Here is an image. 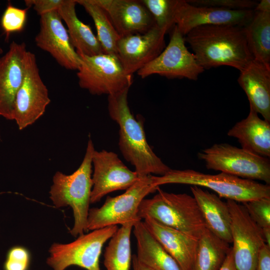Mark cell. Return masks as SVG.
<instances>
[{"instance_id":"d590c367","label":"cell","mask_w":270,"mask_h":270,"mask_svg":"<svg viewBox=\"0 0 270 270\" xmlns=\"http://www.w3.org/2000/svg\"><path fill=\"white\" fill-rule=\"evenodd\" d=\"M219 270H237L234 264L231 247Z\"/></svg>"},{"instance_id":"7402d4cb","label":"cell","mask_w":270,"mask_h":270,"mask_svg":"<svg viewBox=\"0 0 270 270\" xmlns=\"http://www.w3.org/2000/svg\"><path fill=\"white\" fill-rule=\"evenodd\" d=\"M204 220L206 228L216 236L232 244L231 216L228 204L216 194L200 187L190 186Z\"/></svg>"},{"instance_id":"cb8c5ba5","label":"cell","mask_w":270,"mask_h":270,"mask_svg":"<svg viewBox=\"0 0 270 270\" xmlns=\"http://www.w3.org/2000/svg\"><path fill=\"white\" fill-rule=\"evenodd\" d=\"M138 260L153 270H182L175 260L150 232L142 220L133 226Z\"/></svg>"},{"instance_id":"5b68a950","label":"cell","mask_w":270,"mask_h":270,"mask_svg":"<svg viewBox=\"0 0 270 270\" xmlns=\"http://www.w3.org/2000/svg\"><path fill=\"white\" fill-rule=\"evenodd\" d=\"M151 178L153 184L156 186L169 184L202 186L215 192L220 198L238 202L270 198L269 184L224 172L210 174L190 169H170L164 176L152 175Z\"/></svg>"},{"instance_id":"ab89813d","label":"cell","mask_w":270,"mask_h":270,"mask_svg":"<svg viewBox=\"0 0 270 270\" xmlns=\"http://www.w3.org/2000/svg\"><path fill=\"white\" fill-rule=\"evenodd\" d=\"M2 52H3L2 48L0 46V54H2Z\"/></svg>"},{"instance_id":"d6a6232c","label":"cell","mask_w":270,"mask_h":270,"mask_svg":"<svg viewBox=\"0 0 270 270\" xmlns=\"http://www.w3.org/2000/svg\"><path fill=\"white\" fill-rule=\"evenodd\" d=\"M191 4L230 10H254L258 2L250 0H189Z\"/></svg>"},{"instance_id":"52a82bcc","label":"cell","mask_w":270,"mask_h":270,"mask_svg":"<svg viewBox=\"0 0 270 270\" xmlns=\"http://www.w3.org/2000/svg\"><path fill=\"white\" fill-rule=\"evenodd\" d=\"M151 176H140L124 193L114 197L108 196L100 207L90 208L88 231L142 220L138 216L140 203L159 188L153 184Z\"/></svg>"},{"instance_id":"7a4b0ae2","label":"cell","mask_w":270,"mask_h":270,"mask_svg":"<svg viewBox=\"0 0 270 270\" xmlns=\"http://www.w3.org/2000/svg\"><path fill=\"white\" fill-rule=\"evenodd\" d=\"M128 90L108 96V98L109 115L119 126L120 151L140 176H164L171 168L153 152L147 142L142 120L131 112L128 100Z\"/></svg>"},{"instance_id":"30bf717a","label":"cell","mask_w":270,"mask_h":270,"mask_svg":"<svg viewBox=\"0 0 270 270\" xmlns=\"http://www.w3.org/2000/svg\"><path fill=\"white\" fill-rule=\"evenodd\" d=\"M50 100L40 74L35 54L27 50L22 82L16 94L14 120L20 130L34 123L44 113Z\"/></svg>"},{"instance_id":"9c48e42d","label":"cell","mask_w":270,"mask_h":270,"mask_svg":"<svg viewBox=\"0 0 270 270\" xmlns=\"http://www.w3.org/2000/svg\"><path fill=\"white\" fill-rule=\"evenodd\" d=\"M113 226L92 230L68 244L54 243L46 264L52 270H65L76 266L86 270H100V258L104 244L117 230Z\"/></svg>"},{"instance_id":"8992f818","label":"cell","mask_w":270,"mask_h":270,"mask_svg":"<svg viewBox=\"0 0 270 270\" xmlns=\"http://www.w3.org/2000/svg\"><path fill=\"white\" fill-rule=\"evenodd\" d=\"M207 169L270 184V160L226 143L215 144L198 154Z\"/></svg>"},{"instance_id":"4fadbf2b","label":"cell","mask_w":270,"mask_h":270,"mask_svg":"<svg viewBox=\"0 0 270 270\" xmlns=\"http://www.w3.org/2000/svg\"><path fill=\"white\" fill-rule=\"evenodd\" d=\"M254 10H230L198 6L185 0H176L174 22L184 36L192 29L205 25H232L244 27L251 20Z\"/></svg>"},{"instance_id":"ba28073f","label":"cell","mask_w":270,"mask_h":270,"mask_svg":"<svg viewBox=\"0 0 270 270\" xmlns=\"http://www.w3.org/2000/svg\"><path fill=\"white\" fill-rule=\"evenodd\" d=\"M80 56L78 84L92 94L110 96L131 86L133 74L126 72L117 56L102 53Z\"/></svg>"},{"instance_id":"603a6c76","label":"cell","mask_w":270,"mask_h":270,"mask_svg":"<svg viewBox=\"0 0 270 270\" xmlns=\"http://www.w3.org/2000/svg\"><path fill=\"white\" fill-rule=\"evenodd\" d=\"M76 0H64L57 10L66 24L70 42L79 56H92L104 53L90 27L77 16Z\"/></svg>"},{"instance_id":"e575fe53","label":"cell","mask_w":270,"mask_h":270,"mask_svg":"<svg viewBox=\"0 0 270 270\" xmlns=\"http://www.w3.org/2000/svg\"><path fill=\"white\" fill-rule=\"evenodd\" d=\"M256 270H270V246L266 244L259 250Z\"/></svg>"},{"instance_id":"ffe728a7","label":"cell","mask_w":270,"mask_h":270,"mask_svg":"<svg viewBox=\"0 0 270 270\" xmlns=\"http://www.w3.org/2000/svg\"><path fill=\"white\" fill-rule=\"evenodd\" d=\"M238 82L252 107L270 122V66L254 60L240 72Z\"/></svg>"},{"instance_id":"d6986e66","label":"cell","mask_w":270,"mask_h":270,"mask_svg":"<svg viewBox=\"0 0 270 270\" xmlns=\"http://www.w3.org/2000/svg\"><path fill=\"white\" fill-rule=\"evenodd\" d=\"M143 222L150 232L175 260L182 270H192L198 239L146 218Z\"/></svg>"},{"instance_id":"f546056e","label":"cell","mask_w":270,"mask_h":270,"mask_svg":"<svg viewBox=\"0 0 270 270\" xmlns=\"http://www.w3.org/2000/svg\"><path fill=\"white\" fill-rule=\"evenodd\" d=\"M28 8H20L8 4L1 18V26L7 38L22 31L25 26Z\"/></svg>"},{"instance_id":"4316f807","label":"cell","mask_w":270,"mask_h":270,"mask_svg":"<svg viewBox=\"0 0 270 270\" xmlns=\"http://www.w3.org/2000/svg\"><path fill=\"white\" fill-rule=\"evenodd\" d=\"M135 224L122 225L110 238L104 252L106 270H130L132 261L130 234Z\"/></svg>"},{"instance_id":"44dd1931","label":"cell","mask_w":270,"mask_h":270,"mask_svg":"<svg viewBox=\"0 0 270 270\" xmlns=\"http://www.w3.org/2000/svg\"><path fill=\"white\" fill-rule=\"evenodd\" d=\"M227 134L236 138L243 149L270 158V122L260 118L252 107L246 118L236 123Z\"/></svg>"},{"instance_id":"3957f363","label":"cell","mask_w":270,"mask_h":270,"mask_svg":"<svg viewBox=\"0 0 270 270\" xmlns=\"http://www.w3.org/2000/svg\"><path fill=\"white\" fill-rule=\"evenodd\" d=\"M94 150L90 138L78 168L68 175L56 172L50 190V198L56 208H72L74 224L70 234L75 237L88 231L87 220L92 188V156Z\"/></svg>"},{"instance_id":"f35d334b","label":"cell","mask_w":270,"mask_h":270,"mask_svg":"<svg viewBox=\"0 0 270 270\" xmlns=\"http://www.w3.org/2000/svg\"><path fill=\"white\" fill-rule=\"evenodd\" d=\"M262 230L265 244L270 246V228H263Z\"/></svg>"},{"instance_id":"277c9868","label":"cell","mask_w":270,"mask_h":270,"mask_svg":"<svg viewBox=\"0 0 270 270\" xmlns=\"http://www.w3.org/2000/svg\"><path fill=\"white\" fill-rule=\"evenodd\" d=\"M158 192L140 203L138 216L150 218L198 239L206 228L204 219L193 196L170 193L158 188Z\"/></svg>"},{"instance_id":"5bb4252c","label":"cell","mask_w":270,"mask_h":270,"mask_svg":"<svg viewBox=\"0 0 270 270\" xmlns=\"http://www.w3.org/2000/svg\"><path fill=\"white\" fill-rule=\"evenodd\" d=\"M94 172L90 204L100 202L109 193L126 190L140 176L130 170L114 152L94 150L92 156Z\"/></svg>"},{"instance_id":"ac0fdd59","label":"cell","mask_w":270,"mask_h":270,"mask_svg":"<svg viewBox=\"0 0 270 270\" xmlns=\"http://www.w3.org/2000/svg\"><path fill=\"white\" fill-rule=\"evenodd\" d=\"M106 12L120 37L143 34L155 25L153 17L138 0H94Z\"/></svg>"},{"instance_id":"d4e9b609","label":"cell","mask_w":270,"mask_h":270,"mask_svg":"<svg viewBox=\"0 0 270 270\" xmlns=\"http://www.w3.org/2000/svg\"><path fill=\"white\" fill-rule=\"evenodd\" d=\"M242 28L254 59L270 66V12L254 10L251 20Z\"/></svg>"},{"instance_id":"4dcf8cb0","label":"cell","mask_w":270,"mask_h":270,"mask_svg":"<svg viewBox=\"0 0 270 270\" xmlns=\"http://www.w3.org/2000/svg\"><path fill=\"white\" fill-rule=\"evenodd\" d=\"M242 204L252 219L261 228H270V198H262Z\"/></svg>"},{"instance_id":"836d02e7","label":"cell","mask_w":270,"mask_h":270,"mask_svg":"<svg viewBox=\"0 0 270 270\" xmlns=\"http://www.w3.org/2000/svg\"><path fill=\"white\" fill-rule=\"evenodd\" d=\"M64 0H25L28 8H32L39 16L53 10H57Z\"/></svg>"},{"instance_id":"7c38bea8","label":"cell","mask_w":270,"mask_h":270,"mask_svg":"<svg viewBox=\"0 0 270 270\" xmlns=\"http://www.w3.org/2000/svg\"><path fill=\"white\" fill-rule=\"evenodd\" d=\"M231 216V247L237 270H256L260 250L265 244L262 228L242 204L226 200Z\"/></svg>"},{"instance_id":"6da1fadb","label":"cell","mask_w":270,"mask_h":270,"mask_svg":"<svg viewBox=\"0 0 270 270\" xmlns=\"http://www.w3.org/2000/svg\"><path fill=\"white\" fill-rule=\"evenodd\" d=\"M184 38L204 70L226 66L242 72L254 60L243 28L240 26H202L192 29Z\"/></svg>"},{"instance_id":"9a60e30c","label":"cell","mask_w":270,"mask_h":270,"mask_svg":"<svg viewBox=\"0 0 270 270\" xmlns=\"http://www.w3.org/2000/svg\"><path fill=\"white\" fill-rule=\"evenodd\" d=\"M40 17V28L34 39L37 46L48 52L62 67L78 70L80 56L72 46L58 11L48 12Z\"/></svg>"},{"instance_id":"8d00e7d4","label":"cell","mask_w":270,"mask_h":270,"mask_svg":"<svg viewBox=\"0 0 270 270\" xmlns=\"http://www.w3.org/2000/svg\"><path fill=\"white\" fill-rule=\"evenodd\" d=\"M254 11L260 12H270V0H262L258 2L254 10Z\"/></svg>"},{"instance_id":"e0dca14e","label":"cell","mask_w":270,"mask_h":270,"mask_svg":"<svg viewBox=\"0 0 270 270\" xmlns=\"http://www.w3.org/2000/svg\"><path fill=\"white\" fill-rule=\"evenodd\" d=\"M26 52L24 42L12 41L0 58V116L6 120H14V101L24 79Z\"/></svg>"},{"instance_id":"60d3db41","label":"cell","mask_w":270,"mask_h":270,"mask_svg":"<svg viewBox=\"0 0 270 270\" xmlns=\"http://www.w3.org/2000/svg\"></svg>"},{"instance_id":"484cf974","label":"cell","mask_w":270,"mask_h":270,"mask_svg":"<svg viewBox=\"0 0 270 270\" xmlns=\"http://www.w3.org/2000/svg\"><path fill=\"white\" fill-rule=\"evenodd\" d=\"M230 247L206 228L198 240L192 270H219Z\"/></svg>"},{"instance_id":"1f68e13d","label":"cell","mask_w":270,"mask_h":270,"mask_svg":"<svg viewBox=\"0 0 270 270\" xmlns=\"http://www.w3.org/2000/svg\"><path fill=\"white\" fill-rule=\"evenodd\" d=\"M30 254L25 247L17 246L8 251L4 264V270H28Z\"/></svg>"},{"instance_id":"8fae6325","label":"cell","mask_w":270,"mask_h":270,"mask_svg":"<svg viewBox=\"0 0 270 270\" xmlns=\"http://www.w3.org/2000/svg\"><path fill=\"white\" fill-rule=\"evenodd\" d=\"M184 36L176 26L172 29L170 42L162 52L136 72L144 78L158 74L168 78L197 80L204 70L198 64L193 53L187 48Z\"/></svg>"},{"instance_id":"74e56055","label":"cell","mask_w":270,"mask_h":270,"mask_svg":"<svg viewBox=\"0 0 270 270\" xmlns=\"http://www.w3.org/2000/svg\"><path fill=\"white\" fill-rule=\"evenodd\" d=\"M132 264L133 270H153L140 262L134 254L132 256Z\"/></svg>"},{"instance_id":"2e32d148","label":"cell","mask_w":270,"mask_h":270,"mask_svg":"<svg viewBox=\"0 0 270 270\" xmlns=\"http://www.w3.org/2000/svg\"><path fill=\"white\" fill-rule=\"evenodd\" d=\"M166 33L155 24L144 33L120 37L117 56L126 72L133 74L158 56L165 48Z\"/></svg>"},{"instance_id":"83f0119b","label":"cell","mask_w":270,"mask_h":270,"mask_svg":"<svg viewBox=\"0 0 270 270\" xmlns=\"http://www.w3.org/2000/svg\"><path fill=\"white\" fill-rule=\"evenodd\" d=\"M76 0L92 18L104 53L117 56V44L120 36L106 11L94 0Z\"/></svg>"},{"instance_id":"f1b7e54d","label":"cell","mask_w":270,"mask_h":270,"mask_svg":"<svg viewBox=\"0 0 270 270\" xmlns=\"http://www.w3.org/2000/svg\"><path fill=\"white\" fill-rule=\"evenodd\" d=\"M154 20L155 24L168 32L175 26L174 12L176 0H140Z\"/></svg>"}]
</instances>
